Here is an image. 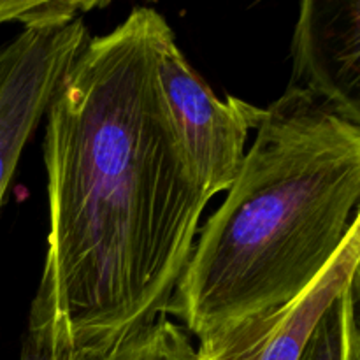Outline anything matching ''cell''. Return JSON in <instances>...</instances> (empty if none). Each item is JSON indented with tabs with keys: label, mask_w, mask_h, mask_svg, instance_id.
Segmentation results:
<instances>
[{
	"label": "cell",
	"mask_w": 360,
	"mask_h": 360,
	"mask_svg": "<svg viewBox=\"0 0 360 360\" xmlns=\"http://www.w3.org/2000/svg\"><path fill=\"white\" fill-rule=\"evenodd\" d=\"M157 74L190 172L211 200L227 192L238 176L248 132L259 127L264 109L234 95L217 97L183 55L172 30L162 39Z\"/></svg>",
	"instance_id": "3"
},
{
	"label": "cell",
	"mask_w": 360,
	"mask_h": 360,
	"mask_svg": "<svg viewBox=\"0 0 360 360\" xmlns=\"http://www.w3.org/2000/svg\"><path fill=\"white\" fill-rule=\"evenodd\" d=\"M357 302L359 278H355L323 313L301 360H360Z\"/></svg>",
	"instance_id": "7"
},
{
	"label": "cell",
	"mask_w": 360,
	"mask_h": 360,
	"mask_svg": "<svg viewBox=\"0 0 360 360\" xmlns=\"http://www.w3.org/2000/svg\"><path fill=\"white\" fill-rule=\"evenodd\" d=\"M95 360H199L188 333L165 315Z\"/></svg>",
	"instance_id": "8"
},
{
	"label": "cell",
	"mask_w": 360,
	"mask_h": 360,
	"mask_svg": "<svg viewBox=\"0 0 360 360\" xmlns=\"http://www.w3.org/2000/svg\"><path fill=\"white\" fill-rule=\"evenodd\" d=\"M21 360H83L76 355L69 354H53V352L37 348L30 345L28 341L23 343V352H21Z\"/></svg>",
	"instance_id": "10"
},
{
	"label": "cell",
	"mask_w": 360,
	"mask_h": 360,
	"mask_svg": "<svg viewBox=\"0 0 360 360\" xmlns=\"http://www.w3.org/2000/svg\"><path fill=\"white\" fill-rule=\"evenodd\" d=\"M360 273V217L323 273L285 304L253 313L199 338V360H301L330 304Z\"/></svg>",
	"instance_id": "5"
},
{
	"label": "cell",
	"mask_w": 360,
	"mask_h": 360,
	"mask_svg": "<svg viewBox=\"0 0 360 360\" xmlns=\"http://www.w3.org/2000/svg\"><path fill=\"white\" fill-rule=\"evenodd\" d=\"M105 7V2L84 0H0V25L20 23L23 28L51 27L79 20L90 11Z\"/></svg>",
	"instance_id": "9"
},
{
	"label": "cell",
	"mask_w": 360,
	"mask_h": 360,
	"mask_svg": "<svg viewBox=\"0 0 360 360\" xmlns=\"http://www.w3.org/2000/svg\"><path fill=\"white\" fill-rule=\"evenodd\" d=\"M359 199L360 125L287 86L264 109L167 313L200 338L292 301L341 248L360 217Z\"/></svg>",
	"instance_id": "2"
},
{
	"label": "cell",
	"mask_w": 360,
	"mask_h": 360,
	"mask_svg": "<svg viewBox=\"0 0 360 360\" xmlns=\"http://www.w3.org/2000/svg\"><path fill=\"white\" fill-rule=\"evenodd\" d=\"M90 39L83 18L23 28L0 44V206L53 94Z\"/></svg>",
	"instance_id": "4"
},
{
	"label": "cell",
	"mask_w": 360,
	"mask_h": 360,
	"mask_svg": "<svg viewBox=\"0 0 360 360\" xmlns=\"http://www.w3.org/2000/svg\"><path fill=\"white\" fill-rule=\"evenodd\" d=\"M171 25L134 7L90 37L44 120L48 248L27 340L95 360L167 315L210 199L157 74Z\"/></svg>",
	"instance_id": "1"
},
{
	"label": "cell",
	"mask_w": 360,
	"mask_h": 360,
	"mask_svg": "<svg viewBox=\"0 0 360 360\" xmlns=\"http://www.w3.org/2000/svg\"><path fill=\"white\" fill-rule=\"evenodd\" d=\"M288 86L360 125V2L304 0L292 37Z\"/></svg>",
	"instance_id": "6"
}]
</instances>
